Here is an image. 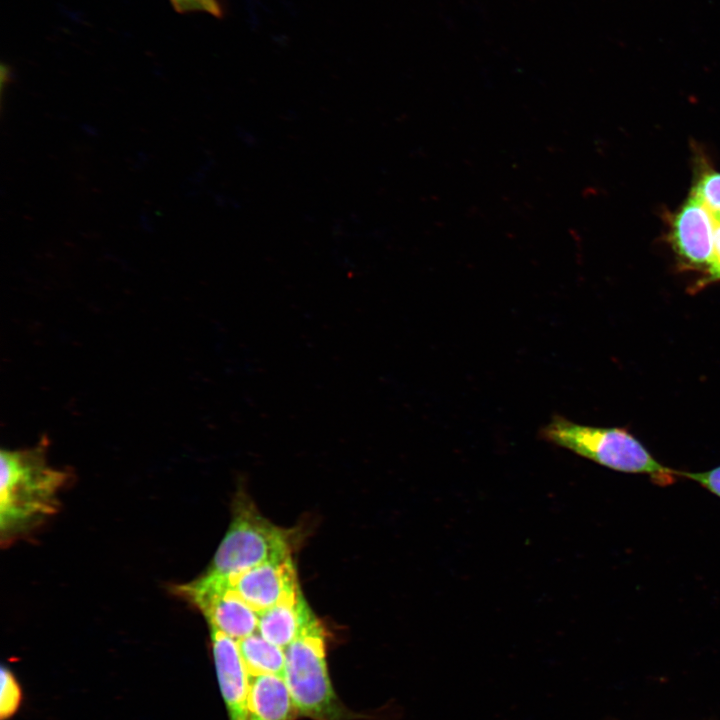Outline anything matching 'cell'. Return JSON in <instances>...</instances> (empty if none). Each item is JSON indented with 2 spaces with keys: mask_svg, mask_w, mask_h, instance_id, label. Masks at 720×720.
Segmentation results:
<instances>
[{
  "mask_svg": "<svg viewBox=\"0 0 720 720\" xmlns=\"http://www.w3.org/2000/svg\"><path fill=\"white\" fill-rule=\"evenodd\" d=\"M691 194L710 211L714 220L720 219V173L709 171L702 174Z\"/></svg>",
  "mask_w": 720,
  "mask_h": 720,
  "instance_id": "cell-12",
  "label": "cell"
},
{
  "mask_svg": "<svg viewBox=\"0 0 720 720\" xmlns=\"http://www.w3.org/2000/svg\"><path fill=\"white\" fill-rule=\"evenodd\" d=\"M226 579L258 613L301 592L291 556L262 563Z\"/></svg>",
  "mask_w": 720,
  "mask_h": 720,
  "instance_id": "cell-7",
  "label": "cell"
},
{
  "mask_svg": "<svg viewBox=\"0 0 720 720\" xmlns=\"http://www.w3.org/2000/svg\"><path fill=\"white\" fill-rule=\"evenodd\" d=\"M42 443L1 451L0 528L10 539L56 511L66 472L51 467Z\"/></svg>",
  "mask_w": 720,
  "mask_h": 720,
  "instance_id": "cell-1",
  "label": "cell"
},
{
  "mask_svg": "<svg viewBox=\"0 0 720 720\" xmlns=\"http://www.w3.org/2000/svg\"><path fill=\"white\" fill-rule=\"evenodd\" d=\"M295 535L266 519L245 494L233 503L232 520L206 574L228 578L262 563L291 556Z\"/></svg>",
  "mask_w": 720,
  "mask_h": 720,
  "instance_id": "cell-4",
  "label": "cell"
},
{
  "mask_svg": "<svg viewBox=\"0 0 720 720\" xmlns=\"http://www.w3.org/2000/svg\"><path fill=\"white\" fill-rule=\"evenodd\" d=\"M715 221L710 211L694 195L672 216L669 240L680 265L703 275L712 264Z\"/></svg>",
  "mask_w": 720,
  "mask_h": 720,
  "instance_id": "cell-6",
  "label": "cell"
},
{
  "mask_svg": "<svg viewBox=\"0 0 720 720\" xmlns=\"http://www.w3.org/2000/svg\"><path fill=\"white\" fill-rule=\"evenodd\" d=\"M210 634L217 679L229 720H246L250 675L238 640L213 628Z\"/></svg>",
  "mask_w": 720,
  "mask_h": 720,
  "instance_id": "cell-8",
  "label": "cell"
},
{
  "mask_svg": "<svg viewBox=\"0 0 720 720\" xmlns=\"http://www.w3.org/2000/svg\"><path fill=\"white\" fill-rule=\"evenodd\" d=\"M315 618L301 592L259 613L258 632L268 641L285 649Z\"/></svg>",
  "mask_w": 720,
  "mask_h": 720,
  "instance_id": "cell-9",
  "label": "cell"
},
{
  "mask_svg": "<svg viewBox=\"0 0 720 720\" xmlns=\"http://www.w3.org/2000/svg\"><path fill=\"white\" fill-rule=\"evenodd\" d=\"M21 701V691L12 672L5 667L1 669L0 715L4 720L12 716Z\"/></svg>",
  "mask_w": 720,
  "mask_h": 720,
  "instance_id": "cell-13",
  "label": "cell"
},
{
  "mask_svg": "<svg viewBox=\"0 0 720 720\" xmlns=\"http://www.w3.org/2000/svg\"><path fill=\"white\" fill-rule=\"evenodd\" d=\"M173 9L180 13L202 12L222 18L224 8L220 0H169Z\"/></svg>",
  "mask_w": 720,
  "mask_h": 720,
  "instance_id": "cell-14",
  "label": "cell"
},
{
  "mask_svg": "<svg viewBox=\"0 0 720 720\" xmlns=\"http://www.w3.org/2000/svg\"><path fill=\"white\" fill-rule=\"evenodd\" d=\"M240 652L251 676L281 675L285 668V649L265 639L258 631L238 640Z\"/></svg>",
  "mask_w": 720,
  "mask_h": 720,
  "instance_id": "cell-11",
  "label": "cell"
},
{
  "mask_svg": "<svg viewBox=\"0 0 720 720\" xmlns=\"http://www.w3.org/2000/svg\"><path fill=\"white\" fill-rule=\"evenodd\" d=\"M677 476L689 478L720 497V466L703 472L677 471Z\"/></svg>",
  "mask_w": 720,
  "mask_h": 720,
  "instance_id": "cell-16",
  "label": "cell"
},
{
  "mask_svg": "<svg viewBox=\"0 0 720 720\" xmlns=\"http://www.w3.org/2000/svg\"><path fill=\"white\" fill-rule=\"evenodd\" d=\"M540 436L613 470L649 475L659 485L672 484L678 477L677 470L663 466L624 428L581 425L554 415L541 428Z\"/></svg>",
  "mask_w": 720,
  "mask_h": 720,
  "instance_id": "cell-2",
  "label": "cell"
},
{
  "mask_svg": "<svg viewBox=\"0 0 720 720\" xmlns=\"http://www.w3.org/2000/svg\"><path fill=\"white\" fill-rule=\"evenodd\" d=\"M176 589L202 612L210 628L236 640L258 630L259 613L238 595L226 578L204 573Z\"/></svg>",
  "mask_w": 720,
  "mask_h": 720,
  "instance_id": "cell-5",
  "label": "cell"
},
{
  "mask_svg": "<svg viewBox=\"0 0 720 720\" xmlns=\"http://www.w3.org/2000/svg\"><path fill=\"white\" fill-rule=\"evenodd\" d=\"M297 715L283 676L250 677L246 720H293Z\"/></svg>",
  "mask_w": 720,
  "mask_h": 720,
  "instance_id": "cell-10",
  "label": "cell"
},
{
  "mask_svg": "<svg viewBox=\"0 0 720 720\" xmlns=\"http://www.w3.org/2000/svg\"><path fill=\"white\" fill-rule=\"evenodd\" d=\"M283 678L298 715L312 720H347L328 671L325 631L315 617L285 648Z\"/></svg>",
  "mask_w": 720,
  "mask_h": 720,
  "instance_id": "cell-3",
  "label": "cell"
},
{
  "mask_svg": "<svg viewBox=\"0 0 720 720\" xmlns=\"http://www.w3.org/2000/svg\"><path fill=\"white\" fill-rule=\"evenodd\" d=\"M714 221V253L712 264L703 277H701L693 286L694 291H697L708 284L720 281V219Z\"/></svg>",
  "mask_w": 720,
  "mask_h": 720,
  "instance_id": "cell-15",
  "label": "cell"
}]
</instances>
